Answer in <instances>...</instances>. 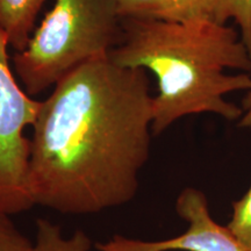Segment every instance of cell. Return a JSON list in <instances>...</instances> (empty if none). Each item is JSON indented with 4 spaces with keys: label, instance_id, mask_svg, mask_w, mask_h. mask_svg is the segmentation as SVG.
<instances>
[{
    "label": "cell",
    "instance_id": "cell-12",
    "mask_svg": "<svg viewBox=\"0 0 251 251\" xmlns=\"http://www.w3.org/2000/svg\"><path fill=\"white\" fill-rule=\"evenodd\" d=\"M243 117L240 119L238 126L243 128L251 127V91L248 92L243 100Z\"/></svg>",
    "mask_w": 251,
    "mask_h": 251
},
{
    "label": "cell",
    "instance_id": "cell-4",
    "mask_svg": "<svg viewBox=\"0 0 251 251\" xmlns=\"http://www.w3.org/2000/svg\"><path fill=\"white\" fill-rule=\"evenodd\" d=\"M7 39L0 30V213L15 215L35 206L30 193V140L41 101L17 83L9 65Z\"/></svg>",
    "mask_w": 251,
    "mask_h": 251
},
{
    "label": "cell",
    "instance_id": "cell-7",
    "mask_svg": "<svg viewBox=\"0 0 251 251\" xmlns=\"http://www.w3.org/2000/svg\"><path fill=\"white\" fill-rule=\"evenodd\" d=\"M45 2L46 0H0V30L17 51L26 48Z\"/></svg>",
    "mask_w": 251,
    "mask_h": 251
},
{
    "label": "cell",
    "instance_id": "cell-3",
    "mask_svg": "<svg viewBox=\"0 0 251 251\" xmlns=\"http://www.w3.org/2000/svg\"><path fill=\"white\" fill-rule=\"evenodd\" d=\"M118 0H55L13 65L29 96H36L77 68L108 57L120 41Z\"/></svg>",
    "mask_w": 251,
    "mask_h": 251
},
{
    "label": "cell",
    "instance_id": "cell-10",
    "mask_svg": "<svg viewBox=\"0 0 251 251\" xmlns=\"http://www.w3.org/2000/svg\"><path fill=\"white\" fill-rule=\"evenodd\" d=\"M227 228L238 242L251 251V186L240 200L233 203V214Z\"/></svg>",
    "mask_w": 251,
    "mask_h": 251
},
{
    "label": "cell",
    "instance_id": "cell-8",
    "mask_svg": "<svg viewBox=\"0 0 251 251\" xmlns=\"http://www.w3.org/2000/svg\"><path fill=\"white\" fill-rule=\"evenodd\" d=\"M36 240L30 251H91L92 241L85 231L77 230L71 237H65L57 225L46 219L36 222Z\"/></svg>",
    "mask_w": 251,
    "mask_h": 251
},
{
    "label": "cell",
    "instance_id": "cell-11",
    "mask_svg": "<svg viewBox=\"0 0 251 251\" xmlns=\"http://www.w3.org/2000/svg\"><path fill=\"white\" fill-rule=\"evenodd\" d=\"M33 242L19 229L11 216L0 213V251H30Z\"/></svg>",
    "mask_w": 251,
    "mask_h": 251
},
{
    "label": "cell",
    "instance_id": "cell-2",
    "mask_svg": "<svg viewBox=\"0 0 251 251\" xmlns=\"http://www.w3.org/2000/svg\"><path fill=\"white\" fill-rule=\"evenodd\" d=\"M122 68H141L157 77L152 99V135H159L180 118L214 113L226 120L243 117V108L225 97L251 91L248 74L251 54L237 30L216 21L178 24L147 19H122L118 46L108 54Z\"/></svg>",
    "mask_w": 251,
    "mask_h": 251
},
{
    "label": "cell",
    "instance_id": "cell-6",
    "mask_svg": "<svg viewBox=\"0 0 251 251\" xmlns=\"http://www.w3.org/2000/svg\"><path fill=\"white\" fill-rule=\"evenodd\" d=\"M220 0H118L122 19L191 24L215 21Z\"/></svg>",
    "mask_w": 251,
    "mask_h": 251
},
{
    "label": "cell",
    "instance_id": "cell-9",
    "mask_svg": "<svg viewBox=\"0 0 251 251\" xmlns=\"http://www.w3.org/2000/svg\"><path fill=\"white\" fill-rule=\"evenodd\" d=\"M233 20L241 30V39L251 54V0H220L215 21L226 24Z\"/></svg>",
    "mask_w": 251,
    "mask_h": 251
},
{
    "label": "cell",
    "instance_id": "cell-1",
    "mask_svg": "<svg viewBox=\"0 0 251 251\" xmlns=\"http://www.w3.org/2000/svg\"><path fill=\"white\" fill-rule=\"evenodd\" d=\"M152 99L144 69L108 57L59 80L31 126L34 203L91 215L130 202L149 159Z\"/></svg>",
    "mask_w": 251,
    "mask_h": 251
},
{
    "label": "cell",
    "instance_id": "cell-5",
    "mask_svg": "<svg viewBox=\"0 0 251 251\" xmlns=\"http://www.w3.org/2000/svg\"><path fill=\"white\" fill-rule=\"evenodd\" d=\"M176 212L188 227L183 234L163 241H141L115 235L97 244L99 251H248L227 226L211 216L207 198L201 191L186 187L176 200Z\"/></svg>",
    "mask_w": 251,
    "mask_h": 251
}]
</instances>
